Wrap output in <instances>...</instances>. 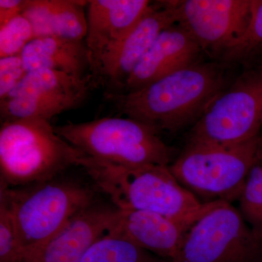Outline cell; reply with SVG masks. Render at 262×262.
Wrapping results in <instances>:
<instances>
[{
    "label": "cell",
    "instance_id": "obj_17",
    "mask_svg": "<svg viewBox=\"0 0 262 262\" xmlns=\"http://www.w3.org/2000/svg\"><path fill=\"white\" fill-rule=\"evenodd\" d=\"M86 1L27 0L21 14L32 24L34 37H58L84 39L88 19Z\"/></svg>",
    "mask_w": 262,
    "mask_h": 262
},
{
    "label": "cell",
    "instance_id": "obj_21",
    "mask_svg": "<svg viewBox=\"0 0 262 262\" xmlns=\"http://www.w3.org/2000/svg\"><path fill=\"white\" fill-rule=\"evenodd\" d=\"M16 229L6 200L0 196V262H21Z\"/></svg>",
    "mask_w": 262,
    "mask_h": 262
},
{
    "label": "cell",
    "instance_id": "obj_20",
    "mask_svg": "<svg viewBox=\"0 0 262 262\" xmlns=\"http://www.w3.org/2000/svg\"><path fill=\"white\" fill-rule=\"evenodd\" d=\"M34 38L32 24L23 15H17L0 27V58L18 56Z\"/></svg>",
    "mask_w": 262,
    "mask_h": 262
},
{
    "label": "cell",
    "instance_id": "obj_9",
    "mask_svg": "<svg viewBox=\"0 0 262 262\" xmlns=\"http://www.w3.org/2000/svg\"><path fill=\"white\" fill-rule=\"evenodd\" d=\"M94 89L91 77L78 78L58 71H29L4 99L0 100L1 122L53 117L80 107Z\"/></svg>",
    "mask_w": 262,
    "mask_h": 262
},
{
    "label": "cell",
    "instance_id": "obj_25",
    "mask_svg": "<svg viewBox=\"0 0 262 262\" xmlns=\"http://www.w3.org/2000/svg\"><path fill=\"white\" fill-rule=\"evenodd\" d=\"M260 163H261L262 165V149H261V156H260Z\"/></svg>",
    "mask_w": 262,
    "mask_h": 262
},
{
    "label": "cell",
    "instance_id": "obj_3",
    "mask_svg": "<svg viewBox=\"0 0 262 262\" xmlns=\"http://www.w3.org/2000/svg\"><path fill=\"white\" fill-rule=\"evenodd\" d=\"M82 158L48 120L2 122L0 186L15 188L47 182L71 166H80Z\"/></svg>",
    "mask_w": 262,
    "mask_h": 262
},
{
    "label": "cell",
    "instance_id": "obj_14",
    "mask_svg": "<svg viewBox=\"0 0 262 262\" xmlns=\"http://www.w3.org/2000/svg\"><path fill=\"white\" fill-rule=\"evenodd\" d=\"M201 51L198 43L185 29L178 24L170 26L160 33L141 58L122 94L145 87L196 63Z\"/></svg>",
    "mask_w": 262,
    "mask_h": 262
},
{
    "label": "cell",
    "instance_id": "obj_23",
    "mask_svg": "<svg viewBox=\"0 0 262 262\" xmlns=\"http://www.w3.org/2000/svg\"><path fill=\"white\" fill-rule=\"evenodd\" d=\"M27 72L20 55L0 58V100L8 96Z\"/></svg>",
    "mask_w": 262,
    "mask_h": 262
},
{
    "label": "cell",
    "instance_id": "obj_1",
    "mask_svg": "<svg viewBox=\"0 0 262 262\" xmlns=\"http://www.w3.org/2000/svg\"><path fill=\"white\" fill-rule=\"evenodd\" d=\"M225 89L220 64L196 62L140 89L104 97L121 115L158 132L176 133L195 124Z\"/></svg>",
    "mask_w": 262,
    "mask_h": 262
},
{
    "label": "cell",
    "instance_id": "obj_6",
    "mask_svg": "<svg viewBox=\"0 0 262 262\" xmlns=\"http://www.w3.org/2000/svg\"><path fill=\"white\" fill-rule=\"evenodd\" d=\"M261 134L235 145L189 141L169 165L181 184L196 194L215 201L238 200L253 167L260 160Z\"/></svg>",
    "mask_w": 262,
    "mask_h": 262
},
{
    "label": "cell",
    "instance_id": "obj_4",
    "mask_svg": "<svg viewBox=\"0 0 262 262\" xmlns=\"http://www.w3.org/2000/svg\"><path fill=\"white\" fill-rule=\"evenodd\" d=\"M62 139L96 163L116 166L169 165L173 150L158 131L129 117H106L54 127Z\"/></svg>",
    "mask_w": 262,
    "mask_h": 262
},
{
    "label": "cell",
    "instance_id": "obj_8",
    "mask_svg": "<svg viewBox=\"0 0 262 262\" xmlns=\"http://www.w3.org/2000/svg\"><path fill=\"white\" fill-rule=\"evenodd\" d=\"M262 239L231 203L215 201L188 229L172 262H256Z\"/></svg>",
    "mask_w": 262,
    "mask_h": 262
},
{
    "label": "cell",
    "instance_id": "obj_22",
    "mask_svg": "<svg viewBox=\"0 0 262 262\" xmlns=\"http://www.w3.org/2000/svg\"><path fill=\"white\" fill-rule=\"evenodd\" d=\"M262 44V0H251V20L246 34L235 47L225 56L237 59Z\"/></svg>",
    "mask_w": 262,
    "mask_h": 262
},
{
    "label": "cell",
    "instance_id": "obj_24",
    "mask_svg": "<svg viewBox=\"0 0 262 262\" xmlns=\"http://www.w3.org/2000/svg\"><path fill=\"white\" fill-rule=\"evenodd\" d=\"M26 0H0V27L23 12Z\"/></svg>",
    "mask_w": 262,
    "mask_h": 262
},
{
    "label": "cell",
    "instance_id": "obj_11",
    "mask_svg": "<svg viewBox=\"0 0 262 262\" xmlns=\"http://www.w3.org/2000/svg\"><path fill=\"white\" fill-rule=\"evenodd\" d=\"M176 24L175 2L151 3L136 27L103 57L96 87L104 88V94H121L133 71L160 33Z\"/></svg>",
    "mask_w": 262,
    "mask_h": 262
},
{
    "label": "cell",
    "instance_id": "obj_19",
    "mask_svg": "<svg viewBox=\"0 0 262 262\" xmlns=\"http://www.w3.org/2000/svg\"><path fill=\"white\" fill-rule=\"evenodd\" d=\"M239 211L256 237L262 239V165L258 162L248 174L239 196Z\"/></svg>",
    "mask_w": 262,
    "mask_h": 262
},
{
    "label": "cell",
    "instance_id": "obj_18",
    "mask_svg": "<svg viewBox=\"0 0 262 262\" xmlns=\"http://www.w3.org/2000/svg\"><path fill=\"white\" fill-rule=\"evenodd\" d=\"M80 262H170L151 254L114 229L96 241Z\"/></svg>",
    "mask_w": 262,
    "mask_h": 262
},
{
    "label": "cell",
    "instance_id": "obj_16",
    "mask_svg": "<svg viewBox=\"0 0 262 262\" xmlns=\"http://www.w3.org/2000/svg\"><path fill=\"white\" fill-rule=\"evenodd\" d=\"M27 72L48 69L78 78L91 75L90 52L84 39L34 37L20 54Z\"/></svg>",
    "mask_w": 262,
    "mask_h": 262
},
{
    "label": "cell",
    "instance_id": "obj_13",
    "mask_svg": "<svg viewBox=\"0 0 262 262\" xmlns=\"http://www.w3.org/2000/svg\"><path fill=\"white\" fill-rule=\"evenodd\" d=\"M86 45L91 57V75L96 89L103 57L122 41L149 9L148 0H91L88 1Z\"/></svg>",
    "mask_w": 262,
    "mask_h": 262
},
{
    "label": "cell",
    "instance_id": "obj_5",
    "mask_svg": "<svg viewBox=\"0 0 262 262\" xmlns=\"http://www.w3.org/2000/svg\"><path fill=\"white\" fill-rule=\"evenodd\" d=\"M0 196L11 210L22 258L48 242L70 219L94 202L90 188L55 179L24 187L0 186Z\"/></svg>",
    "mask_w": 262,
    "mask_h": 262
},
{
    "label": "cell",
    "instance_id": "obj_10",
    "mask_svg": "<svg viewBox=\"0 0 262 262\" xmlns=\"http://www.w3.org/2000/svg\"><path fill=\"white\" fill-rule=\"evenodd\" d=\"M177 24L185 29L202 51L225 56L247 32L251 0H184L175 2Z\"/></svg>",
    "mask_w": 262,
    "mask_h": 262
},
{
    "label": "cell",
    "instance_id": "obj_15",
    "mask_svg": "<svg viewBox=\"0 0 262 262\" xmlns=\"http://www.w3.org/2000/svg\"><path fill=\"white\" fill-rule=\"evenodd\" d=\"M189 227L152 212L122 211L114 230L158 257H177Z\"/></svg>",
    "mask_w": 262,
    "mask_h": 262
},
{
    "label": "cell",
    "instance_id": "obj_12",
    "mask_svg": "<svg viewBox=\"0 0 262 262\" xmlns=\"http://www.w3.org/2000/svg\"><path fill=\"white\" fill-rule=\"evenodd\" d=\"M120 214L116 206L94 202L21 262H80L96 241L115 228Z\"/></svg>",
    "mask_w": 262,
    "mask_h": 262
},
{
    "label": "cell",
    "instance_id": "obj_7",
    "mask_svg": "<svg viewBox=\"0 0 262 262\" xmlns=\"http://www.w3.org/2000/svg\"><path fill=\"white\" fill-rule=\"evenodd\" d=\"M262 63L247 69L211 103L191 130L189 141L235 145L260 134Z\"/></svg>",
    "mask_w": 262,
    "mask_h": 262
},
{
    "label": "cell",
    "instance_id": "obj_2",
    "mask_svg": "<svg viewBox=\"0 0 262 262\" xmlns=\"http://www.w3.org/2000/svg\"><path fill=\"white\" fill-rule=\"evenodd\" d=\"M81 167L122 211L152 212L190 228L213 203L198 201L176 179L169 165L116 166L84 157Z\"/></svg>",
    "mask_w": 262,
    "mask_h": 262
}]
</instances>
